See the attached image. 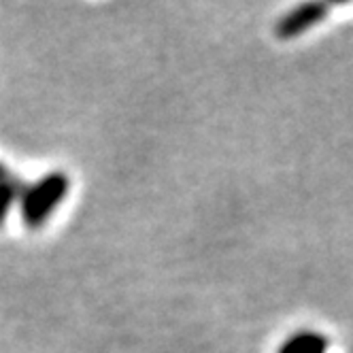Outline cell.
Segmentation results:
<instances>
[{
  "mask_svg": "<svg viewBox=\"0 0 353 353\" xmlns=\"http://www.w3.org/2000/svg\"><path fill=\"white\" fill-rule=\"evenodd\" d=\"M70 188L68 174L62 170H54L39 179L34 185L26 188L21 194V219L23 225L30 230H37L49 219L58 205L66 198Z\"/></svg>",
  "mask_w": 353,
  "mask_h": 353,
  "instance_id": "6da1fadb",
  "label": "cell"
},
{
  "mask_svg": "<svg viewBox=\"0 0 353 353\" xmlns=\"http://www.w3.org/2000/svg\"><path fill=\"white\" fill-rule=\"evenodd\" d=\"M334 5L330 3H302L283 13L274 23V37L279 41H296L307 32L319 28L330 17Z\"/></svg>",
  "mask_w": 353,
  "mask_h": 353,
  "instance_id": "7a4b0ae2",
  "label": "cell"
},
{
  "mask_svg": "<svg viewBox=\"0 0 353 353\" xmlns=\"http://www.w3.org/2000/svg\"><path fill=\"white\" fill-rule=\"evenodd\" d=\"M332 341L317 327H300L288 334L274 353H330Z\"/></svg>",
  "mask_w": 353,
  "mask_h": 353,
  "instance_id": "3957f363",
  "label": "cell"
},
{
  "mask_svg": "<svg viewBox=\"0 0 353 353\" xmlns=\"http://www.w3.org/2000/svg\"><path fill=\"white\" fill-rule=\"evenodd\" d=\"M23 190H26V185H23L19 179H15L13 174L9 176V179L0 181V225L5 223L9 211L13 209V205L21 198Z\"/></svg>",
  "mask_w": 353,
  "mask_h": 353,
  "instance_id": "277c9868",
  "label": "cell"
},
{
  "mask_svg": "<svg viewBox=\"0 0 353 353\" xmlns=\"http://www.w3.org/2000/svg\"><path fill=\"white\" fill-rule=\"evenodd\" d=\"M11 176V170L5 166V164H0V181H5V179H9Z\"/></svg>",
  "mask_w": 353,
  "mask_h": 353,
  "instance_id": "5b68a950",
  "label": "cell"
}]
</instances>
